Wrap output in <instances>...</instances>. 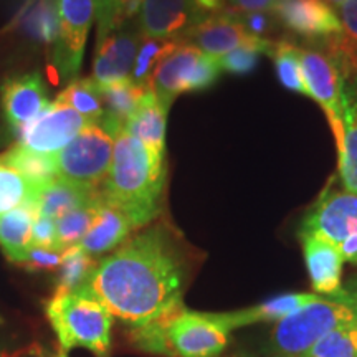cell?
<instances>
[{
  "mask_svg": "<svg viewBox=\"0 0 357 357\" xmlns=\"http://www.w3.org/2000/svg\"><path fill=\"white\" fill-rule=\"evenodd\" d=\"M301 50L294 45L288 42L275 43L271 56L275 60L276 75H278L280 83L284 88L291 89V91L301 93L307 96V89L303 82V71H301Z\"/></svg>",
  "mask_w": 357,
  "mask_h": 357,
  "instance_id": "obj_31",
  "label": "cell"
},
{
  "mask_svg": "<svg viewBox=\"0 0 357 357\" xmlns=\"http://www.w3.org/2000/svg\"><path fill=\"white\" fill-rule=\"evenodd\" d=\"M30 247L56 250V223L52 218L37 215L32 227Z\"/></svg>",
  "mask_w": 357,
  "mask_h": 357,
  "instance_id": "obj_36",
  "label": "cell"
},
{
  "mask_svg": "<svg viewBox=\"0 0 357 357\" xmlns=\"http://www.w3.org/2000/svg\"><path fill=\"white\" fill-rule=\"evenodd\" d=\"M220 73L217 58L205 55L192 43L182 42L155 66L151 78V91L158 98L159 105L169 111L177 96L211 88Z\"/></svg>",
  "mask_w": 357,
  "mask_h": 357,
  "instance_id": "obj_7",
  "label": "cell"
},
{
  "mask_svg": "<svg viewBox=\"0 0 357 357\" xmlns=\"http://www.w3.org/2000/svg\"><path fill=\"white\" fill-rule=\"evenodd\" d=\"M305 357H357V324L329 333L319 339Z\"/></svg>",
  "mask_w": 357,
  "mask_h": 357,
  "instance_id": "obj_32",
  "label": "cell"
},
{
  "mask_svg": "<svg viewBox=\"0 0 357 357\" xmlns=\"http://www.w3.org/2000/svg\"><path fill=\"white\" fill-rule=\"evenodd\" d=\"M91 121L60 101H53L48 108L20 129L19 146L32 153L55 155L73 141Z\"/></svg>",
  "mask_w": 357,
  "mask_h": 357,
  "instance_id": "obj_11",
  "label": "cell"
},
{
  "mask_svg": "<svg viewBox=\"0 0 357 357\" xmlns=\"http://www.w3.org/2000/svg\"><path fill=\"white\" fill-rule=\"evenodd\" d=\"M114 136L100 123H89L55 154L56 177L84 189L101 190L113 159Z\"/></svg>",
  "mask_w": 357,
  "mask_h": 357,
  "instance_id": "obj_6",
  "label": "cell"
},
{
  "mask_svg": "<svg viewBox=\"0 0 357 357\" xmlns=\"http://www.w3.org/2000/svg\"><path fill=\"white\" fill-rule=\"evenodd\" d=\"M324 2L328 3V6H331L333 8H336V10H337V7L341 6V3L344 2V0H324Z\"/></svg>",
  "mask_w": 357,
  "mask_h": 357,
  "instance_id": "obj_43",
  "label": "cell"
},
{
  "mask_svg": "<svg viewBox=\"0 0 357 357\" xmlns=\"http://www.w3.org/2000/svg\"><path fill=\"white\" fill-rule=\"evenodd\" d=\"M166 167L164 155L153 153L128 131L114 134L113 159L101 197L134 222L137 229L153 222L160 212Z\"/></svg>",
  "mask_w": 357,
  "mask_h": 357,
  "instance_id": "obj_2",
  "label": "cell"
},
{
  "mask_svg": "<svg viewBox=\"0 0 357 357\" xmlns=\"http://www.w3.org/2000/svg\"><path fill=\"white\" fill-rule=\"evenodd\" d=\"M95 0H58L53 61L61 78L78 75L89 29L95 20Z\"/></svg>",
  "mask_w": 357,
  "mask_h": 357,
  "instance_id": "obj_10",
  "label": "cell"
},
{
  "mask_svg": "<svg viewBox=\"0 0 357 357\" xmlns=\"http://www.w3.org/2000/svg\"><path fill=\"white\" fill-rule=\"evenodd\" d=\"M303 82L307 96L318 101L328 116L337 147L344 137V109L346 89L344 77L339 68L336 58L319 50H301Z\"/></svg>",
  "mask_w": 357,
  "mask_h": 357,
  "instance_id": "obj_9",
  "label": "cell"
},
{
  "mask_svg": "<svg viewBox=\"0 0 357 357\" xmlns=\"http://www.w3.org/2000/svg\"><path fill=\"white\" fill-rule=\"evenodd\" d=\"M166 118L167 111L159 105L153 91H147L139 106L124 124V131L141 141L159 155L166 153Z\"/></svg>",
  "mask_w": 357,
  "mask_h": 357,
  "instance_id": "obj_21",
  "label": "cell"
},
{
  "mask_svg": "<svg viewBox=\"0 0 357 357\" xmlns=\"http://www.w3.org/2000/svg\"><path fill=\"white\" fill-rule=\"evenodd\" d=\"M132 230H137V227L126 213L101 200L95 220L78 245L95 258L126 242Z\"/></svg>",
  "mask_w": 357,
  "mask_h": 357,
  "instance_id": "obj_19",
  "label": "cell"
},
{
  "mask_svg": "<svg viewBox=\"0 0 357 357\" xmlns=\"http://www.w3.org/2000/svg\"><path fill=\"white\" fill-rule=\"evenodd\" d=\"M38 212L33 202L0 215V247L8 260L19 263L32 243V227Z\"/></svg>",
  "mask_w": 357,
  "mask_h": 357,
  "instance_id": "obj_23",
  "label": "cell"
},
{
  "mask_svg": "<svg viewBox=\"0 0 357 357\" xmlns=\"http://www.w3.org/2000/svg\"><path fill=\"white\" fill-rule=\"evenodd\" d=\"M101 195V190L84 189V187L70 184V182L55 178L35 192L33 204L37 207L38 215L58 220L75 208L83 207Z\"/></svg>",
  "mask_w": 357,
  "mask_h": 357,
  "instance_id": "obj_20",
  "label": "cell"
},
{
  "mask_svg": "<svg viewBox=\"0 0 357 357\" xmlns=\"http://www.w3.org/2000/svg\"><path fill=\"white\" fill-rule=\"evenodd\" d=\"M0 357H15V356H13V352L7 349L6 342H3L2 339H0Z\"/></svg>",
  "mask_w": 357,
  "mask_h": 357,
  "instance_id": "obj_41",
  "label": "cell"
},
{
  "mask_svg": "<svg viewBox=\"0 0 357 357\" xmlns=\"http://www.w3.org/2000/svg\"><path fill=\"white\" fill-rule=\"evenodd\" d=\"M240 22L247 26L250 33L261 38L270 29V19L266 17V12H245V15L240 17Z\"/></svg>",
  "mask_w": 357,
  "mask_h": 357,
  "instance_id": "obj_37",
  "label": "cell"
},
{
  "mask_svg": "<svg viewBox=\"0 0 357 357\" xmlns=\"http://www.w3.org/2000/svg\"><path fill=\"white\" fill-rule=\"evenodd\" d=\"M47 89L37 73L7 79L2 86V109L12 128L24 129L48 108Z\"/></svg>",
  "mask_w": 357,
  "mask_h": 357,
  "instance_id": "obj_17",
  "label": "cell"
},
{
  "mask_svg": "<svg viewBox=\"0 0 357 357\" xmlns=\"http://www.w3.org/2000/svg\"><path fill=\"white\" fill-rule=\"evenodd\" d=\"M182 40L217 60L240 47H252L266 55H271L275 48L273 42L250 33L240 19L230 15L205 17L202 22L192 26Z\"/></svg>",
  "mask_w": 357,
  "mask_h": 357,
  "instance_id": "obj_12",
  "label": "cell"
},
{
  "mask_svg": "<svg viewBox=\"0 0 357 357\" xmlns=\"http://www.w3.org/2000/svg\"><path fill=\"white\" fill-rule=\"evenodd\" d=\"M55 357H68V356H66V352H63V351H58Z\"/></svg>",
  "mask_w": 357,
  "mask_h": 357,
  "instance_id": "obj_44",
  "label": "cell"
},
{
  "mask_svg": "<svg viewBox=\"0 0 357 357\" xmlns=\"http://www.w3.org/2000/svg\"><path fill=\"white\" fill-rule=\"evenodd\" d=\"M205 19L194 0H142L137 26L149 38H181Z\"/></svg>",
  "mask_w": 357,
  "mask_h": 357,
  "instance_id": "obj_14",
  "label": "cell"
},
{
  "mask_svg": "<svg viewBox=\"0 0 357 357\" xmlns=\"http://www.w3.org/2000/svg\"><path fill=\"white\" fill-rule=\"evenodd\" d=\"M100 89L102 105H105V114L96 123H100L102 128L108 129L113 136L119 129L124 128V124H126L128 119L131 118L134 111L139 106L146 93L151 91V89H146L134 83L131 78L106 84V86H100Z\"/></svg>",
  "mask_w": 357,
  "mask_h": 357,
  "instance_id": "obj_22",
  "label": "cell"
},
{
  "mask_svg": "<svg viewBox=\"0 0 357 357\" xmlns=\"http://www.w3.org/2000/svg\"><path fill=\"white\" fill-rule=\"evenodd\" d=\"M96 266L95 258L89 257L79 245L63 250L61 265L58 268V281L55 293H75L86 283L93 268Z\"/></svg>",
  "mask_w": 357,
  "mask_h": 357,
  "instance_id": "obj_28",
  "label": "cell"
},
{
  "mask_svg": "<svg viewBox=\"0 0 357 357\" xmlns=\"http://www.w3.org/2000/svg\"><path fill=\"white\" fill-rule=\"evenodd\" d=\"M229 331L215 312H199L182 305L151 323L131 329L137 349L162 357H217L229 344Z\"/></svg>",
  "mask_w": 357,
  "mask_h": 357,
  "instance_id": "obj_3",
  "label": "cell"
},
{
  "mask_svg": "<svg viewBox=\"0 0 357 357\" xmlns=\"http://www.w3.org/2000/svg\"><path fill=\"white\" fill-rule=\"evenodd\" d=\"M55 331L60 351L86 349L96 357H106L111 349L113 316L101 303L83 293H55L45 307Z\"/></svg>",
  "mask_w": 357,
  "mask_h": 357,
  "instance_id": "obj_5",
  "label": "cell"
},
{
  "mask_svg": "<svg viewBox=\"0 0 357 357\" xmlns=\"http://www.w3.org/2000/svg\"><path fill=\"white\" fill-rule=\"evenodd\" d=\"M56 101L70 106L71 109L77 111L88 121L96 123L100 121L105 114V105H102L101 89L91 78L75 79L66 86L60 95L56 96Z\"/></svg>",
  "mask_w": 357,
  "mask_h": 357,
  "instance_id": "obj_26",
  "label": "cell"
},
{
  "mask_svg": "<svg viewBox=\"0 0 357 357\" xmlns=\"http://www.w3.org/2000/svg\"><path fill=\"white\" fill-rule=\"evenodd\" d=\"M318 298L319 294L314 293H287L263 301L260 305L243 307V310L215 312V316L223 328L231 333L235 329L245 328V326L250 324L271 323V321L278 323V321L287 319L288 316L303 310V307L316 301Z\"/></svg>",
  "mask_w": 357,
  "mask_h": 357,
  "instance_id": "obj_18",
  "label": "cell"
},
{
  "mask_svg": "<svg viewBox=\"0 0 357 357\" xmlns=\"http://www.w3.org/2000/svg\"><path fill=\"white\" fill-rule=\"evenodd\" d=\"M342 33L336 37L337 48L346 55L357 58V0H344L337 7Z\"/></svg>",
  "mask_w": 357,
  "mask_h": 357,
  "instance_id": "obj_33",
  "label": "cell"
},
{
  "mask_svg": "<svg viewBox=\"0 0 357 357\" xmlns=\"http://www.w3.org/2000/svg\"><path fill=\"white\" fill-rule=\"evenodd\" d=\"M116 3H118V0H95V8H96L95 17L98 20V35H101L106 30V26H108Z\"/></svg>",
  "mask_w": 357,
  "mask_h": 357,
  "instance_id": "obj_38",
  "label": "cell"
},
{
  "mask_svg": "<svg viewBox=\"0 0 357 357\" xmlns=\"http://www.w3.org/2000/svg\"><path fill=\"white\" fill-rule=\"evenodd\" d=\"M283 25L303 37H339L336 10L324 0H276L273 10Z\"/></svg>",
  "mask_w": 357,
  "mask_h": 357,
  "instance_id": "obj_15",
  "label": "cell"
},
{
  "mask_svg": "<svg viewBox=\"0 0 357 357\" xmlns=\"http://www.w3.org/2000/svg\"><path fill=\"white\" fill-rule=\"evenodd\" d=\"M276 0H234V3L243 12H268L273 10Z\"/></svg>",
  "mask_w": 357,
  "mask_h": 357,
  "instance_id": "obj_39",
  "label": "cell"
},
{
  "mask_svg": "<svg viewBox=\"0 0 357 357\" xmlns=\"http://www.w3.org/2000/svg\"><path fill=\"white\" fill-rule=\"evenodd\" d=\"M194 2L204 10H217V8L222 7L223 0H194Z\"/></svg>",
  "mask_w": 357,
  "mask_h": 357,
  "instance_id": "obj_40",
  "label": "cell"
},
{
  "mask_svg": "<svg viewBox=\"0 0 357 357\" xmlns=\"http://www.w3.org/2000/svg\"><path fill=\"white\" fill-rule=\"evenodd\" d=\"M102 197L100 195L96 200L89 202L83 207L75 208L63 217H60L56 223V250L63 252V250L73 247L82 242V238L86 235V231L95 220L98 208H100Z\"/></svg>",
  "mask_w": 357,
  "mask_h": 357,
  "instance_id": "obj_29",
  "label": "cell"
},
{
  "mask_svg": "<svg viewBox=\"0 0 357 357\" xmlns=\"http://www.w3.org/2000/svg\"><path fill=\"white\" fill-rule=\"evenodd\" d=\"M3 162L20 172L33 187H42L56 178L55 155H45L24 149L19 144L0 155Z\"/></svg>",
  "mask_w": 357,
  "mask_h": 357,
  "instance_id": "obj_24",
  "label": "cell"
},
{
  "mask_svg": "<svg viewBox=\"0 0 357 357\" xmlns=\"http://www.w3.org/2000/svg\"><path fill=\"white\" fill-rule=\"evenodd\" d=\"M301 231L329 240L344 261L357 265V195L347 190L326 192L306 217Z\"/></svg>",
  "mask_w": 357,
  "mask_h": 357,
  "instance_id": "obj_8",
  "label": "cell"
},
{
  "mask_svg": "<svg viewBox=\"0 0 357 357\" xmlns=\"http://www.w3.org/2000/svg\"><path fill=\"white\" fill-rule=\"evenodd\" d=\"M339 153V176L347 192L357 195V101L346 102L344 137Z\"/></svg>",
  "mask_w": 357,
  "mask_h": 357,
  "instance_id": "obj_27",
  "label": "cell"
},
{
  "mask_svg": "<svg viewBox=\"0 0 357 357\" xmlns=\"http://www.w3.org/2000/svg\"><path fill=\"white\" fill-rule=\"evenodd\" d=\"M351 324H357V284L334 296H319L278 321L271 341L278 356H305L319 339Z\"/></svg>",
  "mask_w": 357,
  "mask_h": 357,
  "instance_id": "obj_4",
  "label": "cell"
},
{
  "mask_svg": "<svg viewBox=\"0 0 357 357\" xmlns=\"http://www.w3.org/2000/svg\"><path fill=\"white\" fill-rule=\"evenodd\" d=\"M184 283L185 263L172 235L154 225L96 263L78 293L136 328L181 307Z\"/></svg>",
  "mask_w": 357,
  "mask_h": 357,
  "instance_id": "obj_1",
  "label": "cell"
},
{
  "mask_svg": "<svg viewBox=\"0 0 357 357\" xmlns=\"http://www.w3.org/2000/svg\"><path fill=\"white\" fill-rule=\"evenodd\" d=\"M141 40L142 33L139 26H134L132 24L98 38L95 63H93V82L100 86H106L131 78Z\"/></svg>",
  "mask_w": 357,
  "mask_h": 357,
  "instance_id": "obj_13",
  "label": "cell"
},
{
  "mask_svg": "<svg viewBox=\"0 0 357 357\" xmlns=\"http://www.w3.org/2000/svg\"><path fill=\"white\" fill-rule=\"evenodd\" d=\"M303 253L311 287L319 296H334L342 291V265L344 258L336 245L321 235L301 231Z\"/></svg>",
  "mask_w": 357,
  "mask_h": 357,
  "instance_id": "obj_16",
  "label": "cell"
},
{
  "mask_svg": "<svg viewBox=\"0 0 357 357\" xmlns=\"http://www.w3.org/2000/svg\"><path fill=\"white\" fill-rule=\"evenodd\" d=\"M25 357H55V356L47 354V352L43 351H35V352H30V354H26Z\"/></svg>",
  "mask_w": 357,
  "mask_h": 357,
  "instance_id": "obj_42",
  "label": "cell"
},
{
  "mask_svg": "<svg viewBox=\"0 0 357 357\" xmlns=\"http://www.w3.org/2000/svg\"><path fill=\"white\" fill-rule=\"evenodd\" d=\"M276 357H305V356H276Z\"/></svg>",
  "mask_w": 357,
  "mask_h": 357,
  "instance_id": "obj_45",
  "label": "cell"
},
{
  "mask_svg": "<svg viewBox=\"0 0 357 357\" xmlns=\"http://www.w3.org/2000/svg\"><path fill=\"white\" fill-rule=\"evenodd\" d=\"M231 357H248V356H245V354H235V356H231Z\"/></svg>",
  "mask_w": 357,
  "mask_h": 357,
  "instance_id": "obj_46",
  "label": "cell"
},
{
  "mask_svg": "<svg viewBox=\"0 0 357 357\" xmlns=\"http://www.w3.org/2000/svg\"><path fill=\"white\" fill-rule=\"evenodd\" d=\"M61 253L58 250L30 247L17 265L25 266L29 271H56L61 265Z\"/></svg>",
  "mask_w": 357,
  "mask_h": 357,
  "instance_id": "obj_35",
  "label": "cell"
},
{
  "mask_svg": "<svg viewBox=\"0 0 357 357\" xmlns=\"http://www.w3.org/2000/svg\"><path fill=\"white\" fill-rule=\"evenodd\" d=\"M261 53L252 47H240L235 48L218 58V66L222 71H229L234 75H247L258 65V58Z\"/></svg>",
  "mask_w": 357,
  "mask_h": 357,
  "instance_id": "obj_34",
  "label": "cell"
},
{
  "mask_svg": "<svg viewBox=\"0 0 357 357\" xmlns=\"http://www.w3.org/2000/svg\"><path fill=\"white\" fill-rule=\"evenodd\" d=\"M184 40L172 38V40H160V38H149L142 35V40L137 48L136 60L131 71V79L139 86L151 89V78L155 66L159 65L160 60H164L167 55L176 50Z\"/></svg>",
  "mask_w": 357,
  "mask_h": 357,
  "instance_id": "obj_25",
  "label": "cell"
},
{
  "mask_svg": "<svg viewBox=\"0 0 357 357\" xmlns=\"http://www.w3.org/2000/svg\"><path fill=\"white\" fill-rule=\"evenodd\" d=\"M37 187L0 159V215L24 204L33 202Z\"/></svg>",
  "mask_w": 357,
  "mask_h": 357,
  "instance_id": "obj_30",
  "label": "cell"
}]
</instances>
